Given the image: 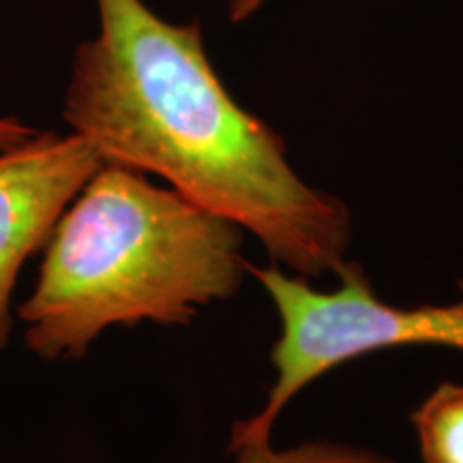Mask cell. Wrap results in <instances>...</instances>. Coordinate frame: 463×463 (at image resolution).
<instances>
[{
	"label": "cell",
	"mask_w": 463,
	"mask_h": 463,
	"mask_svg": "<svg viewBox=\"0 0 463 463\" xmlns=\"http://www.w3.org/2000/svg\"><path fill=\"white\" fill-rule=\"evenodd\" d=\"M242 230L146 174L103 164L58 219L37 286L20 307L45 361L80 358L103 331L178 326L228 300L249 273Z\"/></svg>",
	"instance_id": "obj_2"
},
{
	"label": "cell",
	"mask_w": 463,
	"mask_h": 463,
	"mask_svg": "<svg viewBox=\"0 0 463 463\" xmlns=\"http://www.w3.org/2000/svg\"><path fill=\"white\" fill-rule=\"evenodd\" d=\"M273 300L281 333L270 363L275 382L262 412L232 427L230 439L270 438L286 405L339 364L373 352L408 345H439L463 352V298L453 305L392 307L375 297L361 266L345 262L335 292L311 288L305 277L288 275L277 266L249 264ZM463 292V279L459 281Z\"/></svg>",
	"instance_id": "obj_3"
},
{
	"label": "cell",
	"mask_w": 463,
	"mask_h": 463,
	"mask_svg": "<svg viewBox=\"0 0 463 463\" xmlns=\"http://www.w3.org/2000/svg\"><path fill=\"white\" fill-rule=\"evenodd\" d=\"M37 129L28 127L17 118H0V150L20 146L37 136Z\"/></svg>",
	"instance_id": "obj_7"
},
{
	"label": "cell",
	"mask_w": 463,
	"mask_h": 463,
	"mask_svg": "<svg viewBox=\"0 0 463 463\" xmlns=\"http://www.w3.org/2000/svg\"><path fill=\"white\" fill-rule=\"evenodd\" d=\"M266 0H230V17L232 22H242L251 17L262 7Z\"/></svg>",
	"instance_id": "obj_8"
},
{
	"label": "cell",
	"mask_w": 463,
	"mask_h": 463,
	"mask_svg": "<svg viewBox=\"0 0 463 463\" xmlns=\"http://www.w3.org/2000/svg\"><path fill=\"white\" fill-rule=\"evenodd\" d=\"M410 420L422 461L463 463V384L442 382Z\"/></svg>",
	"instance_id": "obj_5"
},
{
	"label": "cell",
	"mask_w": 463,
	"mask_h": 463,
	"mask_svg": "<svg viewBox=\"0 0 463 463\" xmlns=\"http://www.w3.org/2000/svg\"><path fill=\"white\" fill-rule=\"evenodd\" d=\"M103 165L78 133H42L0 150V350L9 344L11 298L22 266L45 247L58 219Z\"/></svg>",
	"instance_id": "obj_4"
},
{
	"label": "cell",
	"mask_w": 463,
	"mask_h": 463,
	"mask_svg": "<svg viewBox=\"0 0 463 463\" xmlns=\"http://www.w3.org/2000/svg\"><path fill=\"white\" fill-rule=\"evenodd\" d=\"M99 33L75 52L62 116L103 164L157 174L262 242L294 275H339L347 206L289 165L286 142L239 106L208 61L200 24L144 0H97Z\"/></svg>",
	"instance_id": "obj_1"
},
{
	"label": "cell",
	"mask_w": 463,
	"mask_h": 463,
	"mask_svg": "<svg viewBox=\"0 0 463 463\" xmlns=\"http://www.w3.org/2000/svg\"><path fill=\"white\" fill-rule=\"evenodd\" d=\"M228 453L236 463H395L373 449L350 447L328 439L305 442L286 450H275L270 438L230 439Z\"/></svg>",
	"instance_id": "obj_6"
}]
</instances>
